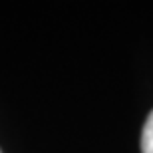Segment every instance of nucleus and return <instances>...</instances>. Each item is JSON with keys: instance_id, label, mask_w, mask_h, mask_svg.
<instances>
[{"instance_id": "obj_1", "label": "nucleus", "mask_w": 153, "mask_h": 153, "mask_svg": "<svg viewBox=\"0 0 153 153\" xmlns=\"http://www.w3.org/2000/svg\"><path fill=\"white\" fill-rule=\"evenodd\" d=\"M141 153H153V111L147 115L141 131Z\"/></svg>"}, {"instance_id": "obj_2", "label": "nucleus", "mask_w": 153, "mask_h": 153, "mask_svg": "<svg viewBox=\"0 0 153 153\" xmlns=\"http://www.w3.org/2000/svg\"><path fill=\"white\" fill-rule=\"evenodd\" d=\"M0 153H2V151H0Z\"/></svg>"}]
</instances>
